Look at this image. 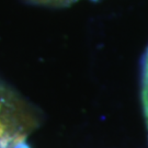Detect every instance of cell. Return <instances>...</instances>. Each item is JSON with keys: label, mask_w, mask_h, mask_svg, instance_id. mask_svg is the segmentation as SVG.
Masks as SVG:
<instances>
[{"label": "cell", "mask_w": 148, "mask_h": 148, "mask_svg": "<svg viewBox=\"0 0 148 148\" xmlns=\"http://www.w3.org/2000/svg\"><path fill=\"white\" fill-rule=\"evenodd\" d=\"M142 104L148 132V48L145 54L142 71Z\"/></svg>", "instance_id": "6da1fadb"}, {"label": "cell", "mask_w": 148, "mask_h": 148, "mask_svg": "<svg viewBox=\"0 0 148 148\" xmlns=\"http://www.w3.org/2000/svg\"><path fill=\"white\" fill-rule=\"evenodd\" d=\"M27 1L34 5H47V7H65L73 5L79 0H27Z\"/></svg>", "instance_id": "7a4b0ae2"}]
</instances>
